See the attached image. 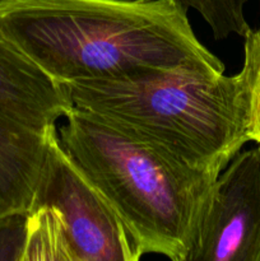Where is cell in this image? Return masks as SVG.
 Instances as JSON below:
<instances>
[{"mask_svg":"<svg viewBox=\"0 0 260 261\" xmlns=\"http://www.w3.org/2000/svg\"><path fill=\"white\" fill-rule=\"evenodd\" d=\"M0 30L60 84L160 69L224 73L173 0H0Z\"/></svg>","mask_w":260,"mask_h":261,"instance_id":"obj_1","label":"cell"},{"mask_svg":"<svg viewBox=\"0 0 260 261\" xmlns=\"http://www.w3.org/2000/svg\"><path fill=\"white\" fill-rule=\"evenodd\" d=\"M58 129L76 167L105 196L142 249L188 261L219 175L191 167L161 145L73 106Z\"/></svg>","mask_w":260,"mask_h":261,"instance_id":"obj_2","label":"cell"},{"mask_svg":"<svg viewBox=\"0 0 260 261\" xmlns=\"http://www.w3.org/2000/svg\"><path fill=\"white\" fill-rule=\"evenodd\" d=\"M63 86L74 107L137 133L205 172L219 175L250 142L240 73L160 69Z\"/></svg>","mask_w":260,"mask_h":261,"instance_id":"obj_3","label":"cell"},{"mask_svg":"<svg viewBox=\"0 0 260 261\" xmlns=\"http://www.w3.org/2000/svg\"><path fill=\"white\" fill-rule=\"evenodd\" d=\"M59 222L69 261H138L143 252L105 196L70 160L54 130L31 208ZM30 208V209H31Z\"/></svg>","mask_w":260,"mask_h":261,"instance_id":"obj_4","label":"cell"},{"mask_svg":"<svg viewBox=\"0 0 260 261\" xmlns=\"http://www.w3.org/2000/svg\"><path fill=\"white\" fill-rule=\"evenodd\" d=\"M188 261H260V147L240 150L212 185Z\"/></svg>","mask_w":260,"mask_h":261,"instance_id":"obj_5","label":"cell"},{"mask_svg":"<svg viewBox=\"0 0 260 261\" xmlns=\"http://www.w3.org/2000/svg\"><path fill=\"white\" fill-rule=\"evenodd\" d=\"M73 109L63 84L40 68L0 30V111L48 132Z\"/></svg>","mask_w":260,"mask_h":261,"instance_id":"obj_6","label":"cell"},{"mask_svg":"<svg viewBox=\"0 0 260 261\" xmlns=\"http://www.w3.org/2000/svg\"><path fill=\"white\" fill-rule=\"evenodd\" d=\"M56 129L38 132L0 111V218L30 211Z\"/></svg>","mask_w":260,"mask_h":261,"instance_id":"obj_7","label":"cell"},{"mask_svg":"<svg viewBox=\"0 0 260 261\" xmlns=\"http://www.w3.org/2000/svg\"><path fill=\"white\" fill-rule=\"evenodd\" d=\"M188 10H196L204 18L216 40H223L235 33L245 37L250 28L244 8L249 0H173Z\"/></svg>","mask_w":260,"mask_h":261,"instance_id":"obj_8","label":"cell"},{"mask_svg":"<svg viewBox=\"0 0 260 261\" xmlns=\"http://www.w3.org/2000/svg\"><path fill=\"white\" fill-rule=\"evenodd\" d=\"M244 66L240 75L244 83L249 117L250 142L260 147V28L245 35Z\"/></svg>","mask_w":260,"mask_h":261,"instance_id":"obj_9","label":"cell"},{"mask_svg":"<svg viewBox=\"0 0 260 261\" xmlns=\"http://www.w3.org/2000/svg\"><path fill=\"white\" fill-rule=\"evenodd\" d=\"M28 211L0 218V260L24 261Z\"/></svg>","mask_w":260,"mask_h":261,"instance_id":"obj_10","label":"cell"}]
</instances>
